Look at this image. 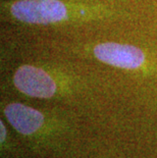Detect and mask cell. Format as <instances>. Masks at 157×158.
I'll return each instance as SVG.
<instances>
[{"label": "cell", "instance_id": "4", "mask_svg": "<svg viewBox=\"0 0 157 158\" xmlns=\"http://www.w3.org/2000/svg\"><path fill=\"white\" fill-rule=\"evenodd\" d=\"M3 114L10 126L23 136H36L49 127V117L45 112L19 102L5 104Z\"/></svg>", "mask_w": 157, "mask_h": 158}, {"label": "cell", "instance_id": "3", "mask_svg": "<svg viewBox=\"0 0 157 158\" xmlns=\"http://www.w3.org/2000/svg\"><path fill=\"white\" fill-rule=\"evenodd\" d=\"M65 49L79 58L92 60L125 72L142 76L157 72L155 53L131 43L82 42L66 46Z\"/></svg>", "mask_w": 157, "mask_h": 158}, {"label": "cell", "instance_id": "1", "mask_svg": "<svg viewBox=\"0 0 157 158\" xmlns=\"http://www.w3.org/2000/svg\"><path fill=\"white\" fill-rule=\"evenodd\" d=\"M126 0H1L2 23L31 28H80L129 19Z\"/></svg>", "mask_w": 157, "mask_h": 158}, {"label": "cell", "instance_id": "2", "mask_svg": "<svg viewBox=\"0 0 157 158\" xmlns=\"http://www.w3.org/2000/svg\"><path fill=\"white\" fill-rule=\"evenodd\" d=\"M58 61H35L18 65L9 75V82L19 93L37 99H52L72 92L85 77Z\"/></svg>", "mask_w": 157, "mask_h": 158}]
</instances>
